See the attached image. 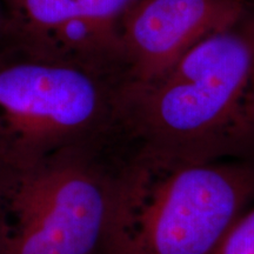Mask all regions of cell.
Instances as JSON below:
<instances>
[{
	"label": "cell",
	"mask_w": 254,
	"mask_h": 254,
	"mask_svg": "<svg viewBox=\"0 0 254 254\" xmlns=\"http://www.w3.org/2000/svg\"><path fill=\"white\" fill-rule=\"evenodd\" d=\"M252 0H136L122 23L124 77L138 82L163 74L211 34L230 26Z\"/></svg>",
	"instance_id": "obj_5"
},
{
	"label": "cell",
	"mask_w": 254,
	"mask_h": 254,
	"mask_svg": "<svg viewBox=\"0 0 254 254\" xmlns=\"http://www.w3.org/2000/svg\"><path fill=\"white\" fill-rule=\"evenodd\" d=\"M254 84V5L163 74L114 87V136L133 160L171 165L239 158Z\"/></svg>",
	"instance_id": "obj_1"
},
{
	"label": "cell",
	"mask_w": 254,
	"mask_h": 254,
	"mask_svg": "<svg viewBox=\"0 0 254 254\" xmlns=\"http://www.w3.org/2000/svg\"><path fill=\"white\" fill-rule=\"evenodd\" d=\"M116 79L0 47V163L114 141Z\"/></svg>",
	"instance_id": "obj_4"
},
{
	"label": "cell",
	"mask_w": 254,
	"mask_h": 254,
	"mask_svg": "<svg viewBox=\"0 0 254 254\" xmlns=\"http://www.w3.org/2000/svg\"><path fill=\"white\" fill-rule=\"evenodd\" d=\"M1 25H2V11H1V6H0V32H1Z\"/></svg>",
	"instance_id": "obj_8"
},
{
	"label": "cell",
	"mask_w": 254,
	"mask_h": 254,
	"mask_svg": "<svg viewBox=\"0 0 254 254\" xmlns=\"http://www.w3.org/2000/svg\"><path fill=\"white\" fill-rule=\"evenodd\" d=\"M128 165L114 141L0 163V254H106Z\"/></svg>",
	"instance_id": "obj_2"
},
{
	"label": "cell",
	"mask_w": 254,
	"mask_h": 254,
	"mask_svg": "<svg viewBox=\"0 0 254 254\" xmlns=\"http://www.w3.org/2000/svg\"><path fill=\"white\" fill-rule=\"evenodd\" d=\"M254 204V159L157 165L129 158L106 254H213Z\"/></svg>",
	"instance_id": "obj_3"
},
{
	"label": "cell",
	"mask_w": 254,
	"mask_h": 254,
	"mask_svg": "<svg viewBox=\"0 0 254 254\" xmlns=\"http://www.w3.org/2000/svg\"><path fill=\"white\" fill-rule=\"evenodd\" d=\"M213 254H254V204L232 225Z\"/></svg>",
	"instance_id": "obj_7"
},
{
	"label": "cell",
	"mask_w": 254,
	"mask_h": 254,
	"mask_svg": "<svg viewBox=\"0 0 254 254\" xmlns=\"http://www.w3.org/2000/svg\"><path fill=\"white\" fill-rule=\"evenodd\" d=\"M136 0H0V40L43 33L84 18L123 20Z\"/></svg>",
	"instance_id": "obj_6"
}]
</instances>
